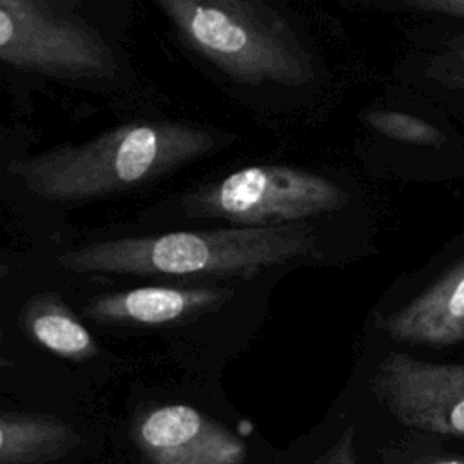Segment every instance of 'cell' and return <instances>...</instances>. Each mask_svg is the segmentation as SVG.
<instances>
[{"instance_id": "1", "label": "cell", "mask_w": 464, "mask_h": 464, "mask_svg": "<svg viewBox=\"0 0 464 464\" xmlns=\"http://www.w3.org/2000/svg\"><path fill=\"white\" fill-rule=\"evenodd\" d=\"M216 147V136L203 127L138 120L82 143H62L16 160L9 172L40 199L78 203L147 185Z\"/></svg>"}, {"instance_id": "2", "label": "cell", "mask_w": 464, "mask_h": 464, "mask_svg": "<svg viewBox=\"0 0 464 464\" xmlns=\"http://www.w3.org/2000/svg\"><path fill=\"white\" fill-rule=\"evenodd\" d=\"M317 234L303 223L230 227L89 243L56 257L60 268L92 276L250 277L317 256Z\"/></svg>"}, {"instance_id": "3", "label": "cell", "mask_w": 464, "mask_h": 464, "mask_svg": "<svg viewBox=\"0 0 464 464\" xmlns=\"http://www.w3.org/2000/svg\"><path fill=\"white\" fill-rule=\"evenodd\" d=\"M181 40L245 85L303 87L315 62L294 25L261 0H156Z\"/></svg>"}, {"instance_id": "4", "label": "cell", "mask_w": 464, "mask_h": 464, "mask_svg": "<svg viewBox=\"0 0 464 464\" xmlns=\"http://www.w3.org/2000/svg\"><path fill=\"white\" fill-rule=\"evenodd\" d=\"M350 194L335 181L288 165H252L205 185L183 201L192 216L227 219L239 227L297 225L337 212Z\"/></svg>"}, {"instance_id": "5", "label": "cell", "mask_w": 464, "mask_h": 464, "mask_svg": "<svg viewBox=\"0 0 464 464\" xmlns=\"http://www.w3.org/2000/svg\"><path fill=\"white\" fill-rule=\"evenodd\" d=\"M0 58L5 65L65 80H114L109 42L87 22L40 0L0 2Z\"/></svg>"}, {"instance_id": "6", "label": "cell", "mask_w": 464, "mask_h": 464, "mask_svg": "<svg viewBox=\"0 0 464 464\" xmlns=\"http://www.w3.org/2000/svg\"><path fill=\"white\" fill-rule=\"evenodd\" d=\"M372 392L402 426L464 440V362L390 352L372 377Z\"/></svg>"}, {"instance_id": "7", "label": "cell", "mask_w": 464, "mask_h": 464, "mask_svg": "<svg viewBox=\"0 0 464 464\" xmlns=\"http://www.w3.org/2000/svg\"><path fill=\"white\" fill-rule=\"evenodd\" d=\"M136 440L152 464H243L246 448L221 422L187 404L150 410Z\"/></svg>"}, {"instance_id": "8", "label": "cell", "mask_w": 464, "mask_h": 464, "mask_svg": "<svg viewBox=\"0 0 464 464\" xmlns=\"http://www.w3.org/2000/svg\"><path fill=\"white\" fill-rule=\"evenodd\" d=\"M375 324L401 343L440 348L464 341V261Z\"/></svg>"}, {"instance_id": "9", "label": "cell", "mask_w": 464, "mask_h": 464, "mask_svg": "<svg viewBox=\"0 0 464 464\" xmlns=\"http://www.w3.org/2000/svg\"><path fill=\"white\" fill-rule=\"evenodd\" d=\"M227 288L214 286H138L89 299L83 315L103 324L158 326L219 306Z\"/></svg>"}, {"instance_id": "10", "label": "cell", "mask_w": 464, "mask_h": 464, "mask_svg": "<svg viewBox=\"0 0 464 464\" xmlns=\"http://www.w3.org/2000/svg\"><path fill=\"white\" fill-rule=\"evenodd\" d=\"M80 433L62 419L4 411L0 417V464H42L65 457Z\"/></svg>"}, {"instance_id": "11", "label": "cell", "mask_w": 464, "mask_h": 464, "mask_svg": "<svg viewBox=\"0 0 464 464\" xmlns=\"http://www.w3.org/2000/svg\"><path fill=\"white\" fill-rule=\"evenodd\" d=\"M25 334L45 350L65 359H89L98 353L96 341L56 292L29 297L20 312Z\"/></svg>"}, {"instance_id": "12", "label": "cell", "mask_w": 464, "mask_h": 464, "mask_svg": "<svg viewBox=\"0 0 464 464\" xmlns=\"http://www.w3.org/2000/svg\"><path fill=\"white\" fill-rule=\"evenodd\" d=\"M364 121L382 136L415 145H439L444 134L431 123L399 111H370Z\"/></svg>"}, {"instance_id": "13", "label": "cell", "mask_w": 464, "mask_h": 464, "mask_svg": "<svg viewBox=\"0 0 464 464\" xmlns=\"http://www.w3.org/2000/svg\"><path fill=\"white\" fill-rule=\"evenodd\" d=\"M426 74L464 96V33L440 42L439 51L433 53L428 62Z\"/></svg>"}, {"instance_id": "14", "label": "cell", "mask_w": 464, "mask_h": 464, "mask_svg": "<svg viewBox=\"0 0 464 464\" xmlns=\"http://www.w3.org/2000/svg\"><path fill=\"white\" fill-rule=\"evenodd\" d=\"M312 464H357L355 430L348 426Z\"/></svg>"}, {"instance_id": "15", "label": "cell", "mask_w": 464, "mask_h": 464, "mask_svg": "<svg viewBox=\"0 0 464 464\" xmlns=\"http://www.w3.org/2000/svg\"><path fill=\"white\" fill-rule=\"evenodd\" d=\"M408 5L424 13L464 18V0H411Z\"/></svg>"}, {"instance_id": "16", "label": "cell", "mask_w": 464, "mask_h": 464, "mask_svg": "<svg viewBox=\"0 0 464 464\" xmlns=\"http://www.w3.org/2000/svg\"><path fill=\"white\" fill-rule=\"evenodd\" d=\"M422 464H464V455H450V457H439Z\"/></svg>"}]
</instances>
